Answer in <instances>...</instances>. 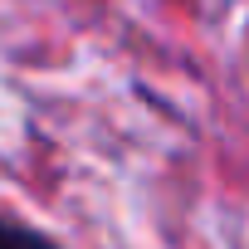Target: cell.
Returning <instances> with one entry per match:
<instances>
[{
  "label": "cell",
  "mask_w": 249,
  "mask_h": 249,
  "mask_svg": "<svg viewBox=\"0 0 249 249\" xmlns=\"http://www.w3.org/2000/svg\"><path fill=\"white\" fill-rule=\"evenodd\" d=\"M0 249H54L44 234L25 230V225H10V220H0Z\"/></svg>",
  "instance_id": "obj_1"
}]
</instances>
